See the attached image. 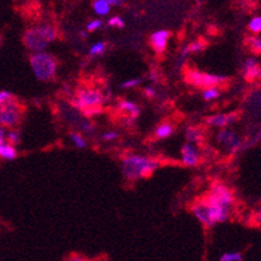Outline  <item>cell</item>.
I'll return each instance as SVG.
<instances>
[{
  "mask_svg": "<svg viewBox=\"0 0 261 261\" xmlns=\"http://www.w3.org/2000/svg\"><path fill=\"white\" fill-rule=\"evenodd\" d=\"M160 163L155 159L141 155H129L121 163V170L123 177L129 181H137L141 178L152 175L156 169H159Z\"/></svg>",
  "mask_w": 261,
  "mask_h": 261,
  "instance_id": "cell-1",
  "label": "cell"
},
{
  "mask_svg": "<svg viewBox=\"0 0 261 261\" xmlns=\"http://www.w3.org/2000/svg\"><path fill=\"white\" fill-rule=\"evenodd\" d=\"M55 39H56V30L48 25L32 28L23 35L25 46L32 49V51H34L35 54L37 52H43V49Z\"/></svg>",
  "mask_w": 261,
  "mask_h": 261,
  "instance_id": "cell-2",
  "label": "cell"
},
{
  "mask_svg": "<svg viewBox=\"0 0 261 261\" xmlns=\"http://www.w3.org/2000/svg\"><path fill=\"white\" fill-rule=\"evenodd\" d=\"M30 65L34 75L39 81H51L56 75L58 61L52 55L46 52H37L30 58Z\"/></svg>",
  "mask_w": 261,
  "mask_h": 261,
  "instance_id": "cell-3",
  "label": "cell"
},
{
  "mask_svg": "<svg viewBox=\"0 0 261 261\" xmlns=\"http://www.w3.org/2000/svg\"><path fill=\"white\" fill-rule=\"evenodd\" d=\"M104 101V95L100 90L82 89L78 90L75 98L73 99V106L85 115L91 109L100 108Z\"/></svg>",
  "mask_w": 261,
  "mask_h": 261,
  "instance_id": "cell-4",
  "label": "cell"
},
{
  "mask_svg": "<svg viewBox=\"0 0 261 261\" xmlns=\"http://www.w3.org/2000/svg\"><path fill=\"white\" fill-rule=\"evenodd\" d=\"M185 80H186L187 84L192 85V86L210 89V87H217L220 85L225 84L229 78L225 77V75L210 74V73H203L195 69H190L186 72Z\"/></svg>",
  "mask_w": 261,
  "mask_h": 261,
  "instance_id": "cell-5",
  "label": "cell"
},
{
  "mask_svg": "<svg viewBox=\"0 0 261 261\" xmlns=\"http://www.w3.org/2000/svg\"><path fill=\"white\" fill-rule=\"evenodd\" d=\"M21 108L16 99L0 106V126L13 127L21 120Z\"/></svg>",
  "mask_w": 261,
  "mask_h": 261,
  "instance_id": "cell-6",
  "label": "cell"
},
{
  "mask_svg": "<svg viewBox=\"0 0 261 261\" xmlns=\"http://www.w3.org/2000/svg\"><path fill=\"white\" fill-rule=\"evenodd\" d=\"M208 196L217 201V203L221 204V205H224V207L229 208V210L232 205V203H234V196H232L231 191L224 184H220V182L212 184Z\"/></svg>",
  "mask_w": 261,
  "mask_h": 261,
  "instance_id": "cell-7",
  "label": "cell"
},
{
  "mask_svg": "<svg viewBox=\"0 0 261 261\" xmlns=\"http://www.w3.org/2000/svg\"><path fill=\"white\" fill-rule=\"evenodd\" d=\"M217 142L222 144L225 151L229 153H237L242 148V141L238 135L231 130H221L217 134Z\"/></svg>",
  "mask_w": 261,
  "mask_h": 261,
  "instance_id": "cell-8",
  "label": "cell"
},
{
  "mask_svg": "<svg viewBox=\"0 0 261 261\" xmlns=\"http://www.w3.org/2000/svg\"><path fill=\"white\" fill-rule=\"evenodd\" d=\"M192 213L198 218L199 221L204 225V226L207 227H212L215 226V222L212 220V216H211L210 212V207H208V203L205 199L203 200L198 201L192 205Z\"/></svg>",
  "mask_w": 261,
  "mask_h": 261,
  "instance_id": "cell-9",
  "label": "cell"
},
{
  "mask_svg": "<svg viewBox=\"0 0 261 261\" xmlns=\"http://www.w3.org/2000/svg\"><path fill=\"white\" fill-rule=\"evenodd\" d=\"M238 113H227V115H213L205 118V123L213 127H225L234 125L238 121Z\"/></svg>",
  "mask_w": 261,
  "mask_h": 261,
  "instance_id": "cell-10",
  "label": "cell"
},
{
  "mask_svg": "<svg viewBox=\"0 0 261 261\" xmlns=\"http://www.w3.org/2000/svg\"><path fill=\"white\" fill-rule=\"evenodd\" d=\"M205 200H207L208 207H210V212H211V216H212L213 222L217 224V222L226 221L227 218H229V208L221 205V204L217 203L216 200L211 199L210 196H207Z\"/></svg>",
  "mask_w": 261,
  "mask_h": 261,
  "instance_id": "cell-11",
  "label": "cell"
},
{
  "mask_svg": "<svg viewBox=\"0 0 261 261\" xmlns=\"http://www.w3.org/2000/svg\"><path fill=\"white\" fill-rule=\"evenodd\" d=\"M169 37L170 32H168V30H159V32H155L151 35L149 43H151V46H152L153 51H155L156 54H163V52L165 51Z\"/></svg>",
  "mask_w": 261,
  "mask_h": 261,
  "instance_id": "cell-12",
  "label": "cell"
},
{
  "mask_svg": "<svg viewBox=\"0 0 261 261\" xmlns=\"http://www.w3.org/2000/svg\"><path fill=\"white\" fill-rule=\"evenodd\" d=\"M199 161V152L196 146L191 143H186L182 147V163L186 167H195Z\"/></svg>",
  "mask_w": 261,
  "mask_h": 261,
  "instance_id": "cell-13",
  "label": "cell"
},
{
  "mask_svg": "<svg viewBox=\"0 0 261 261\" xmlns=\"http://www.w3.org/2000/svg\"><path fill=\"white\" fill-rule=\"evenodd\" d=\"M243 75L247 81H253L260 78V64L255 58L247 59L243 65Z\"/></svg>",
  "mask_w": 261,
  "mask_h": 261,
  "instance_id": "cell-14",
  "label": "cell"
},
{
  "mask_svg": "<svg viewBox=\"0 0 261 261\" xmlns=\"http://www.w3.org/2000/svg\"><path fill=\"white\" fill-rule=\"evenodd\" d=\"M117 108L120 109V111H122V112H126L127 115H129L127 120H129L130 122H134V121L139 117V115H141V108L130 100L118 101Z\"/></svg>",
  "mask_w": 261,
  "mask_h": 261,
  "instance_id": "cell-15",
  "label": "cell"
},
{
  "mask_svg": "<svg viewBox=\"0 0 261 261\" xmlns=\"http://www.w3.org/2000/svg\"><path fill=\"white\" fill-rule=\"evenodd\" d=\"M204 47H205V44H204V42H201V40L192 42L189 46L185 47V48L182 49L181 55H179V58H178L177 68H181V64H184V61L186 60L187 56H189L190 54H198V52H201L204 49Z\"/></svg>",
  "mask_w": 261,
  "mask_h": 261,
  "instance_id": "cell-16",
  "label": "cell"
},
{
  "mask_svg": "<svg viewBox=\"0 0 261 261\" xmlns=\"http://www.w3.org/2000/svg\"><path fill=\"white\" fill-rule=\"evenodd\" d=\"M186 139L189 143L191 144H198V146H203L204 143V135L199 127L196 126H190L186 129Z\"/></svg>",
  "mask_w": 261,
  "mask_h": 261,
  "instance_id": "cell-17",
  "label": "cell"
},
{
  "mask_svg": "<svg viewBox=\"0 0 261 261\" xmlns=\"http://www.w3.org/2000/svg\"><path fill=\"white\" fill-rule=\"evenodd\" d=\"M0 158L8 161L15 160L17 158V151H16L15 147L8 143L0 144Z\"/></svg>",
  "mask_w": 261,
  "mask_h": 261,
  "instance_id": "cell-18",
  "label": "cell"
},
{
  "mask_svg": "<svg viewBox=\"0 0 261 261\" xmlns=\"http://www.w3.org/2000/svg\"><path fill=\"white\" fill-rule=\"evenodd\" d=\"M173 133H174V126H173L172 123L165 122V123H161L160 126H158L155 134L159 139H167L169 138Z\"/></svg>",
  "mask_w": 261,
  "mask_h": 261,
  "instance_id": "cell-19",
  "label": "cell"
},
{
  "mask_svg": "<svg viewBox=\"0 0 261 261\" xmlns=\"http://www.w3.org/2000/svg\"><path fill=\"white\" fill-rule=\"evenodd\" d=\"M94 11L96 15L106 16L109 12V4L106 0H95L94 2Z\"/></svg>",
  "mask_w": 261,
  "mask_h": 261,
  "instance_id": "cell-20",
  "label": "cell"
},
{
  "mask_svg": "<svg viewBox=\"0 0 261 261\" xmlns=\"http://www.w3.org/2000/svg\"><path fill=\"white\" fill-rule=\"evenodd\" d=\"M21 142V134L18 130H9L7 132V143L11 146H17Z\"/></svg>",
  "mask_w": 261,
  "mask_h": 261,
  "instance_id": "cell-21",
  "label": "cell"
},
{
  "mask_svg": "<svg viewBox=\"0 0 261 261\" xmlns=\"http://www.w3.org/2000/svg\"><path fill=\"white\" fill-rule=\"evenodd\" d=\"M246 44L248 46V48L252 52H256V54H260L261 51V39L260 37H250L247 39Z\"/></svg>",
  "mask_w": 261,
  "mask_h": 261,
  "instance_id": "cell-22",
  "label": "cell"
},
{
  "mask_svg": "<svg viewBox=\"0 0 261 261\" xmlns=\"http://www.w3.org/2000/svg\"><path fill=\"white\" fill-rule=\"evenodd\" d=\"M203 99L205 101H211V100H215L220 96V91H218L217 87H210V89H205L201 94Z\"/></svg>",
  "mask_w": 261,
  "mask_h": 261,
  "instance_id": "cell-23",
  "label": "cell"
},
{
  "mask_svg": "<svg viewBox=\"0 0 261 261\" xmlns=\"http://www.w3.org/2000/svg\"><path fill=\"white\" fill-rule=\"evenodd\" d=\"M220 261H243V255L241 252H225L220 257Z\"/></svg>",
  "mask_w": 261,
  "mask_h": 261,
  "instance_id": "cell-24",
  "label": "cell"
},
{
  "mask_svg": "<svg viewBox=\"0 0 261 261\" xmlns=\"http://www.w3.org/2000/svg\"><path fill=\"white\" fill-rule=\"evenodd\" d=\"M107 44L104 42H99V43L92 44L91 48H90V56H99V55L103 54L106 51Z\"/></svg>",
  "mask_w": 261,
  "mask_h": 261,
  "instance_id": "cell-25",
  "label": "cell"
},
{
  "mask_svg": "<svg viewBox=\"0 0 261 261\" xmlns=\"http://www.w3.org/2000/svg\"><path fill=\"white\" fill-rule=\"evenodd\" d=\"M141 82H142L141 78H133V80H126V81H123L122 84L120 85V89H122V90L134 89V87H137L138 85H141Z\"/></svg>",
  "mask_w": 261,
  "mask_h": 261,
  "instance_id": "cell-26",
  "label": "cell"
},
{
  "mask_svg": "<svg viewBox=\"0 0 261 261\" xmlns=\"http://www.w3.org/2000/svg\"><path fill=\"white\" fill-rule=\"evenodd\" d=\"M70 139H72V142L74 143V146L77 147V148H86L87 143L86 141L82 138V135L77 134V133H73V134L70 135Z\"/></svg>",
  "mask_w": 261,
  "mask_h": 261,
  "instance_id": "cell-27",
  "label": "cell"
},
{
  "mask_svg": "<svg viewBox=\"0 0 261 261\" xmlns=\"http://www.w3.org/2000/svg\"><path fill=\"white\" fill-rule=\"evenodd\" d=\"M13 99H15V96H13L9 91H7V90H2V91H0V106L8 103V101L13 100Z\"/></svg>",
  "mask_w": 261,
  "mask_h": 261,
  "instance_id": "cell-28",
  "label": "cell"
},
{
  "mask_svg": "<svg viewBox=\"0 0 261 261\" xmlns=\"http://www.w3.org/2000/svg\"><path fill=\"white\" fill-rule=\"evenodd\" d=\"M250 30L253 33H260V30H261V18L260 17H255L253 20H251Z\"/></svg>",
  "mask_w": 261,
  "mask_h": 261,
  "instance_id": "cell-29",
  "label": "cell"
},
{
  "mask_svg": "<svg viewBox=\"0 0 261 261\" xmlns=\"http://www.w3.org/2000/svg\"><path fill=\"white\" fill-rule=\"evenodd\" d=\"M101 138H103V141H107V142L115 141V139L118 138V133L117 132H107L101 135Z\"/></svg>",
  "mask_w": 261,
  "mask_h": 261,
  "instance_id": "cell-30",
  "label": "cell"
},
{
  "mask_svg": "<svg viewBox=\"0 0 261 261\" xmlns=\"http://www.w3.org/2000/svg\"><path fill=\"white\" fill-rule=\"evenodd\" d=\"M109 25L111 26H117V28H123V20L121 17H118V16H115V17H112L111 20H109Z\"/></svg>",
  "mask_w": 261,
  "mask_h": 261,
  "instance_id": "cell-31",
  "label": "cell"
},
{
  "mask_svg": "<svg viewBox=\"0 0 261 261\" xmlns=\"http://www.w3.org/2000/svg\"><path fill=\"white\" fill-rule=\"evenodd\" d=\"M100 26H101L100 20H94L91 21V22L87 23V30H89V32H95V30H98Z\"/></svg>",
  "mask_w": 261,
  "mask_h": 261,
  "instance_id": "cell-32",
  "label": "cell"
},
{
  "mask_svg": "<svg viewBox=\"0 0 261 261\" xmlns=\"http://www.w3.org/2000/svg\"><path fill=\"white\" fill-rule=\"evenodd\" d=\"M143 94L146 95V96L148 99H152V98H155L156 90L153 89V87H146V89L143 90Z\"/></svg>",
  "mask_w": 261,
  "mask_h": 261,
  "instance_id": "cell-33",
  "label": "cell"
},
{
  "mask_svg": "<svg viewBox=\"0 0 261 261\" xmlns=\"http://www.w3.org/2000/svg\"><path fill=\"white\" fill-rule=\"evenodd\" d=\"M7 132H8V130H7L6 127L0 126V144L7 143Z\"/></svg>",
  "mask_w": 261,
  "mask_h": 261,
  "instance_id": "cell-34",
  "label": "cell"
},
{
  "mask_svg": "<svg viewBox=\"0 0 261 261\" xmlns=\"http://www.w3.org/2000/svg\"><path fill=\"white\" fill-rule=\"evenodd\" d=\"M66 261H89L86 257H84V256L81 255H72L68 257V260Z\"/></svg>",
  "mask_w": 261,
  "mask_h": 261,
  "instance_id": "cell-35",
  "label": "cell"
},
{
  "mask_svg": "<svg viewBox=\"0 0 261 261\" xmlns=\"http://www.w3.org/2000/svg\"><path fill=\"white\" fill-rule=\"evenodd\" d=\"M109 6H121V4L125 3V0H106Z\"/></svg>",
  "mask_w": 261,
  "mask_h": 261,
  "instance_id": "cell-36",
  "label": "cell"
},
{
  "mask_svg": "<svg viewBox=\"0 0 261 261\" xmlns=\"http://www.w3.org/2000/svg\"><path fill=\"white\" fill-rule=\"evenodd\" d=\"M81 35H82V37H84V38H86V33H85V32L81 33Z\"/></svg>",
  "mask_w": 261,
  "mask_h": 261,
  "instance_id": "cell-37",
  "label": "cell"
},
{
  "mask_svg": "<svg viewBox=\"0 0 261 261\" xmlns=\"http://www.w3.org/2000/svg\"><path fill=\"white\" fill-rule=\"evenodd\" d=\"M196 3H198V4H200V3H201V0H196Z\"/></svg>",
  "mask_w": 261,
  "mask_h": 261,
  "instance_id": "cell-38",
  "label": "cell"
},
{
  "mask_svg": "<svg viewBox=\"0 0 261 261\" xmlns=\"http://www.w3.org/2000/svg\"><path fill=\"white\" fill-rule=\"evenodd\" d=\"M0 46H2V38H0Z\"/></svg>",
  "mask_w": 261,
  "mask_h": 261,
  "instance_id": "cell-39",
  "label": "cell"
}]
</instances>
